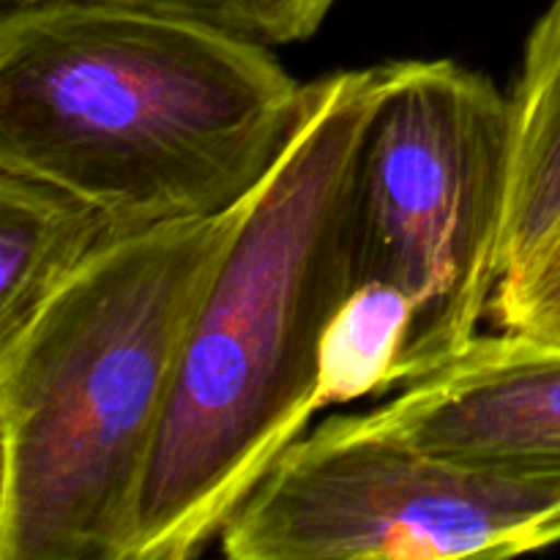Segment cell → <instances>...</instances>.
Here are the masks:
<instances>
[{
    "label": "cell",
    "mask_w": 560,
    "mask_h": 560,
    "mask_svg": "<svg viewBox=\"0 0 560 560\" xmlns=\"http://www.w3.org/2000/svg\"><path fill=\"white\" fill-rule=\"evenodd\" d=\"M388 71L383 60L304 82L288 142L191 320L131 560L202 556L320 413V339L359 284V156Z\"/></svg>",
    "instance_id": "obj_1"
},
{
    "label": "cell",
    "mask_w": 560,
    "mask_h": 560,
    "mask_svg": "<svg viewBox=\"0 0 560 560\" xmlns=\"http://www.w3.org/2000/svg\"><path fill=\"white\" fill-rule=\"evenodd\" d=\"M304 82L273 49L145 11L0 14V170L85 197L126 230L244 200L288 142Z\"/></svg>",
    "instance_id": "obj_2"
},
{
    "label": "cell",
    "mask_w": 560,
    "mask_h": 560,
    "mask_svg": "<svg viewBox=\"0 0 560 560\" xmlns=\"http://www.w3.org/2000/svg\"><path fill=\"white\" fill-rule=\"evenodd\" d=\"M249 195L120 235L0 342V560H131L180 353Z\"/></svg>",
    "instance_id": "obj_3"
},
{
    "label": "cell",
    "mask_w": 560,
    "mask_h": 560,
    "mask_svg": "<svg viewBox=\"0 0 560 560\" xmlns=\"http://www.w3.org/2000/svg\"><path fill=\"white\" fill-rule=\"evenodd\" d=\"M512 104L457 60H392L355 180L359 284L413 304L399 388L457 359L501 282Z\"/></svg>",
    "instance_id": "obj_4"
},
{
    "label": "cell",
    "mask_w": 560,
    "mask_h": 560,
    "mask_svg": "<svg viewBox=\"0 0 560 560\" xmlns=\"http://www.w3.org/2000/svg\"><path fill=\"white\" fill-rule=\"evenodd\" d=\"M560 541V479L438 457L372 413L279 454L219 536L233 560L506 558Z\"/></svg>",
    "instance_id": "obj_5"
},
{
    "label": "cell",
    "mask_w": 560,
    "mask_h": 560,
    "mask_svg": "<svg viewBox=\"0 0 560 560\" xmlns=\"http://www.w3.org/2000/svg\"><path fill=\"white\" fill-rule=\"evenodd\" d=\"M372 416L438 457L560 479V345L479 334Z\"/></svg>",
    "instance_id": "obj_6"
},
{
    "label": "cell",
    "mask_w": 560,
    "mask_h": 560,
    "mask_svg": "<svg viewBox=\"0 0 560 560\" xmlns=\"http://www.w3.org/2000/svg\"><path fill=\"white\" fill-rule=\"evenodd\" d=\"M126 230L74 191L0 170V342Z\"/></svg>",
    "instance_id": "obj_7"
},
{
    "label": "cell",
    "mask_w": 560,
    "mask_h": 560,
    "mask_svg": "<svg viewBox=\"0 0 560 560\" xmlns=\"http://www.w3.org/2000/svg\"><path fill=\"white\" fill-rule=\"evenodd\" d=\"M512 104V173L501 279L523 271L560 230V0L530 27Z\"/></svg>",
    "instance_id": "obj_8"
},
{
    "label": "cell",
    "mask_w": 560,
    "mask_h": 560,
    "mask_svg": "<svg viewBox=\"0 0 560 560\" xmlns=\"http://www.w3.org/2000/svg\"><path fill=\"white\" fill-rule=\"evenodd\" d=\"M413 304L386 282H361L320 339L317 408H339L399 386Z\"/></svg>",
    "instance_id": "obj_9"
},
{
    "label": "cell",
    "mask_w": 560,
    "mask_h": 560,
    "mask_svg": "<svg viewBox=\"0 0 560 560\" xmlns=\"http://www.w3.org/2000/svg\"><path fill=\"white\" fill-rule=\"evenodd\" d=\"M11 3H47V0H3ZM66 3L118 5L170 20L195 22L260 47H293L315 36L334 11L337 0H66Z\"/></svg>",
    "instance_id": "obj_10"
},
{
    "label": "cell",
    "mask_w": 560,
    "mask_h": 560,
    "mask_svg": "<svg viewBox=\"0 0 560 560\" xmlns=\"http://www.w3.org/2000/svg\"><path fill=\"white\" fill-rule=\"evenodd\" d=\"M490 317L498 331L560 345V230L530 266L498 282Z\"/></svg>",
    "instance_id": "obj_11"
}]
</instances>
